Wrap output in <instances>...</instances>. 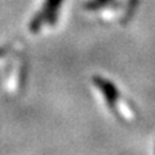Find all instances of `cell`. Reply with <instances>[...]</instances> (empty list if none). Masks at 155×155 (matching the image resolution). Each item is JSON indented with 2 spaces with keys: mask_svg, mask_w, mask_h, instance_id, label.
<instances>
[{
  "mask_svg": "<svg viewBox=\"0 0 155 155\" xmlns=\"http://www.w3.org/2000/svg\"><path fill=\"white\" fill-rule=\"evenodd\" d=\"M62 3L64 0H44V4L40 8V11L31 19L30 26H28L30 31L32 34H36L45 25H54Z\"/></svg>",
  "mask_w": 155,
  "mask_h": 155,
  "instance_id": "cell-1",
  "label": "cell"
},
{
  "mask_svg": "<svg viewBox=\"0 0 155 155\" xmlns=\"http://www.w3.org/2000/svg\"><path fill=\"white\" fill-rule=\"evenodd\" d=\"M92 80H93L94 85L100 89V92L105 97L106 102H107V106L111 110H115L116 102H118V100H119V92L116 89V87L111 83L110 80L105 79L102 76H94Z\"/></svg>",
  "mask_w": 155,
  "mask_h": 155,
  "instance_id": "cell-2",
  "label": "cell"
}]
</instances>
